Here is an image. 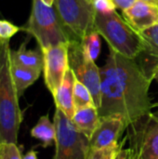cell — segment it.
I'll return each instance as SVG.
<instances>
[{
    "label": "cell",
    "instance_id": "18",
    "mask_svg": "<svg viewBox=\"0 0 158 159\" xmlns=\"http://www.w3.org/2000/svg\"><path fill=\"white\" fill-rule=\"evenodd\" d=\"M144 45V51L158 59V24L138 33Z\"/></svg>",
    "mask_w": 158,
    "mask_h": 159
},
{
    "label": "cell",
    "instance_id": "31",
    "mask_svg": "<svg viewBox=\"0 0 158 159\" xmlns=\"http://www.w3.org/2000/svg\"><path fill=\"white\" fill-rule=\"evenodd\" d=\"M88 1H89V2H91V3H92V1H93V0H88Z\"/></svg>",
    "mask_w": 158,
    "mask_h": 159
},
{
    "label": "cell",
    "instance_id": "16",
    "mask_svg": "<svg viewBox=\"0 0 158 159\" xmlns=\"http://www.w3.org/2000/svg\"><path fill=\"white\" fill-rule=\"evenodd\" d=\"M31 135L42 143L43 147L50 146L56 140V127L54 122L49 120L48 116H43L39 118L36 125L32 129Z\"/></svg>",
    "mask_w": 158,
    "mask_h": 159
},
{
    "label": "cell",
    "instance_id": "32",
    "mask_svg": "<svg viewBox=\"0 0 158 159\" xmlns=\"http://www.w3.org/2000/svg\"><path fill=\"white\" fill-rule=\"evenodd\" d=\"M0 42H1V39H0Z\"/></svg>",
    "mask_w": 158,
    "mask_h": 159
},
{
    "label": "cell",
    "instance_id": "24",
    "mask_svg": "<svg viewBox=\"0 0 158 159\" xmlns=\"http://www.w3.org/2000/svg\"><path fill=\"white\" fill-rule=\"evenodd\" d=\"M134 157H135V152L131 148L123 149L122 147L114 159H133Z\"/></svg>",
    "mask_w": 158,
    "mask_h": 159
},
{
    "label": "cell",
    "instance_id": "28",
    "mask_svg": "<svg viewBox=\"0 0 158 159\" xmlns=\"http://www.w3.org/2000/svg\"><path fill=\"white\" fill-rule=\"evenodd\" d=\"M42 1H43L46 5H47V6H53L55 0H42Z\"/></svg>",
    "mask_w": 158,
    "mask_h": 159
},
{
    "label": "cell",
    "instance_id": "22",
    "mask_svg": "<svg viewBox=\"0 0 158 159\" xmlns=\"http://www.w3.org/2000/svg\"><path fill=\"white\" fill-rule=\"evenodd\" d=\"M20 30V27L14 25L8 20H0V39L9 40L14 34H16Z\"/></svg>",
    "mask_w": 158,
    "mask_h": 159
},
{
    "label": "cell",
    "instance_id": "15",
    "mask_svg": "<svg viewBox=\"0 0 158 159\" xmlns=\"http://www.w3.org/2000/svg\"><path fill=\"white\" fill-rule=\"evenodd\" d=\"M11 74L18 94L20 96L25 89L38 79L41 72L19 65L11 60Z\"/></svg>",
    "mask_w": 158,
    "mask_h": 159
},
{
    "label": "cell",
    "instance_id": "7",
    "mask_svg": "<svg viewBox=\"0 0 158 159\" xmlns=\"http://www.w3.org/2000/svg\"><path fill=\"white\" fill-rule=\"evenodd\" d=\"M68 58L69 67L75 78L88 89L95 105L99 109L102 102L100 67L97 66L95 61L87 56L81 41L76 39H72L68 43Z\"/></svg>",
    "mask_w": 158,
    "mask_h": 159
},
{
    "label": "cell",
    "instance_id": "1",
    "mask_svg": "<svg viewBox=\"0 0 158 159\" xmlns=\"http://www.w3.org/2000/svg\"><path fill=\"white\" fill-rule=\"evenodd\" d=\"M100 75V116H120L129 127L151 114L149 89L153 79L135 60L110 49Z\"/></svg>",
    "mask_w": 158,
    "mask_h": 159
},
{
    "label": "cell",
    "instance_id": "19",
    "mask_svg": "<svg viewBox=\"0 0 158 159\" xmlns=\"http://www.w3.org/2000/svg\"><path fill=\"white\" fill-rule=\"evenodd\" d=\"M82 48L88 58L95 61L101 52V39L100 34L95 31L87 34L81 40Z\"/></svg>",
    "mask_w": 158,
    "mask_h": 159
},
{
    "label": "cell",
    "instance_id": "17",
    "mask_svg": "<svg viewBox=\"0 0 158 159\" xmlns=\"http://www.w3.org/2000/svg\"><path fill=\"white\" fill-rule=\"evenodd\" d=\"M74 105L75 111L88 106H96L88 89L77 79L74 86Z\"/></svg>",
    "mask_w": 158,
    "mask_h": 159
},
{
    "label": "cell",
    "instance_id": "5",
    "mask_svg": "<svg viewBox=\"0 0 158 159\" xmlns=\"http://www.w3.org/2000/svg\"><path fill=\"white\" fill-rule=\"evenodd\" d=\"M56 151L53 159H88L89 139L60 109L54 115Z\"/></svg>",
    "mask_w": 158,
    "mask_h": 159
},
{
    "label": "cell",
    "instance_id": "6",
    "mask_svg": "<svg viewBox=\"0 0 158 159\" xmlns=\"http://www.w3.org/2000/svg\"><path fill=\"white\" fill-rule=\"evenodd\" d=\"M53 7L73 39L81 41L96 31V10L88 0H55Z\"/></svg>",
    "mask_w": 158,
    "mask_h": 159
},
{
    "label": "cell",
    "instance_id": "10",
    "mask_svg": "<svg viewBox=\"0 0 158 159\" xmlns=\"http://www.w3.org/2000/svg\"><path fill=\"white\" fill-rule=\"evenodd\" d=\"M127 129L128 126L120 116H100L99 124L89 139L90 151H97L117 144L119 138Z\"/></svg>",
    "mask_w": 158,
    "mask_h": 159
},
{
    "label": "cell",
    "instance_id": "11",
    "mask_svg": "<svg viewBox=\"0 0 158 159\" xmlns=\"http://www.w3.org/2000/svg\"><path fill=\"white\" fill-rule=\"evenodd\" d=\"M123 12L125 20L137 32H142L158 24V7L138 0Z\"/></svg>",
    "mask_w": 158,
    "mask_h": 159
},
{
    "label": "cell",
    "instance_id": "14",
    "mask_svg": "<svg viewBox=\"0 0 158 159\" xmlns=\"http://www.w3.org/2000/svg\"><path fill=\"white\" fill-rule=\"evenodd\" d=\"M72 121L82 133L90 139L100 121L98 108L96 106H88L76 110Z\"/></svg>",
    "mask_w": 158,
    "mask_h": 159
},
{
    "label": "cell",
    "instance_id": "30",
    "mask_svg": "<svg viewBox=\"0 0 158 159\" xmlns=\"http://www.w3.org/2000/svg\"><path fill=\"white\" fill-rule=\"evenodd\" d=\"M133 159H138V157H137V155L135 154V157H133Z\"/></svg>",
    "mask_w": 158,
    "mask_h": 159
},
{
    "label": "cell",
    "instance_id": "29",
    "mask_svg": "<svg viewBox=\"0 0 158 159\" xmlns=\"http://www.w3.org/2000/svg\"><path fill=\"white\" fill-rule=\"evenodd\" d=\"M144 2H147V3H150V4H153V5H158V0H142Z\"/></svg>",
    "mask_w": 158,
    "mask_h": 159
},
{
    "label": "cell",
    "instance_id": "25",
    "mask_svg": "<svg viewBox=\"0 0 158 159\" xmlns=\"http://www.w3.org/2000/svg\"><path fill=\"white\" fill-rule=\"evenodd\" d=\"M113 1L117 8L121 9L122 11H125L128 8H129L138 0H113Z\"/></svg>",
    "mask_w": 158,
    "mask_h": 159
},
{
    "label": "cell",
    "instance_id": "13",
    "mask_svg": "<svg viewBox=\"0 0 158 159\" xmlns=\"http://www.w3.org/2000/svg\"><path fill=\"white\" fill-rule=\"evenodd\" d=\"M11 60L13 62L26 68L36 71H43L44 68V54L42 49H28L26 42H23L17 50H11Z\"/></svg>",
    "mask_w": 158,
    "mask_h": 159
},
{
    "label": "cell",
    "instance_id": "27",
    "mask_svg": "<svg viewBox=\"0 0 158 159\" xmlns=\"http://www.w3.org/2000/svg\"><path fill=\"white\" fill-rule=\"evenodd\" d=\"M152 78L155 79L156 82L158 83V63L156 65L155 69L153 70V73H152Z\"/></svg>",
    "mask_w": 158,
    "mask_h": 159
},
{
    "label": "cell",
    "instance_id": "3",
    "mask_svg": "<svg viewBox=\"0 0 158 159\" xmlns=\"http://www.w3.org/2000/svg\"><path fill=\"white\" fill-rule=\"evenodd\" d=\"M95 26L110 49L122 56L135 60L144 50L139 34L115 10L110 13L96 12Z\"/></svg>",
    "mask_w": 158,
    "mask_h": 159
},
{
    "label": "cell",
    "instance_id": "26",
    "mask_svg": "<svg viewBox=\"0 0 158 159\" xmlns=\"http://www.w3.org/2000/svg\"><path fill=\"white\" fill-rule=\"evenodd\" d=\"M22 159H37V153L34 150H31L24 157H22Z\"/></svg>",
    "mask_w": 158,
    "mask_h": 159
},
{
    "label": "cell",
    "instance_id": "12",
    "mask_svg": "<svg viewBox=\"0 0 158 159\" xmlns=\"http://www.w3.org/2000/svg\"><path fill=\"white\" fill-rule=\"evenodd\" d=\"M75 80L76 78L72 69L69 67L61 87L53 96L56 108L60 109L70 119L74 117L75 113L74 105V86Z\"/></svg>",
    "mask_w": 158,
    "mask_h": 159
},
{
    "label": "cell",
    "instance_id": "8",
    "mask_svg": "<svg viewBox=\"0 0 158 159\" xmlns=\"http://www.w3.org/2000/svg\"><path fill=\"white\" fill-rule=\"evenodd\" d=\"M131 149L138 159H158V117L149 114L129 126Z\"/></svg>",
    "mask_w": 158,
    "mask_h": 159
},
{
    "label": "cell",
    "instance_id": "21",
    "mask_svg": "<svg viewBox=\"0 0 158 159\" xmlns=\"http://www.w3.org/2000/svg\"><path fill=\"white\" fill-rule=\"evenodd\" d=\"M0 159H22L15 143H0Z\"/></svg>",
    "mask_w": 158,
    "mask_h": 159
},
{
    "label": "cell",
    "instance_id": "9",
    "mask_svg": "<svg viewBox=\"0 0 158 159\" xmlns=\"http://www.w3.org/2000/svg\"><path fill=\"white\" fill-rule=\"evenodd\" d=\"M42 51L44 54L45 83L47 89L54 96L69 69L68 44H60Z\"/></svg>",
    "mask_w": 158,
    "mask_h": 159
},
{
    "label": "cell",
    "instance_id": "33",
    "mask_svg": "<svg viewBox=\"0 0 158 159\" xmlns=\"http://www.w3.org/2000/svg\"><path fill=\"white\" fill-rule=\"evenodd\" d=\"M157 7H158V5H157Z\"/></svg>",
    "mask_w": 158,
    "mask_h": 159
},
{
    "label": "cell",
    "instance_id": "2",
    "mask_svg": "<svg viewBox=\"0 0 158 159\" xmlns=\"http://www.w3.org/2000/svg\"><path fill=\"white\" fill-rule=\"evenodd\" d=\"M19 94L11 74L9 40L0 42V143L17 144L22 120Z\"/></svg>",
    "mask_w": 158,
    "mask_h": 159
},
{
    "label": "cell",
    "instance_id": "20",
    "mask_svg": "<svg viewBox=\"0 0 158 159\" xmlns=\"http://www.w3.org/2000/svg\"><path fill=\"white\" fill-rule=\"evenodd\" d=\"M127 140H128V136L120 143H118L117 144H115L113 146H110L104 149H101L97 151H90L88 159H114L115 157L116 154L118 153V151L123 147Z\"/></svg>",
    "mask_w": 158,
    "mask_h": 159
},
{
    "label": "cell",
    "instance_id": "23",
    "mask_svg": "<svg viewBox=\"0 0 158 159\" xmlns=\"http://www.w3.org/2000/svg\"><path fill=\"white\" fill-rule=\"evenodd\" d=\"M92 5L96 12L101 13H110L116 8L113 0H93Z\"/></svg>",
    "mask_w": 158,
    "mask_h": 159
},
{
    "label": "cell",
    "instance_id": "4",
    "mask_svg": "<svg viewBox=\"0 0 158 159\" xmlns=\"http://www.w3.org/2000/svg\"><path fill=\"white\" fill-rule=\"evenodd\" d=\"M21 29L36 39L42 50L60 44H68L73 39L55 7L46 5L42 0H33L29 20Z\"/></svg>",
    "mask_w": 158,
    "mask_h": 159
}]
</instances>
